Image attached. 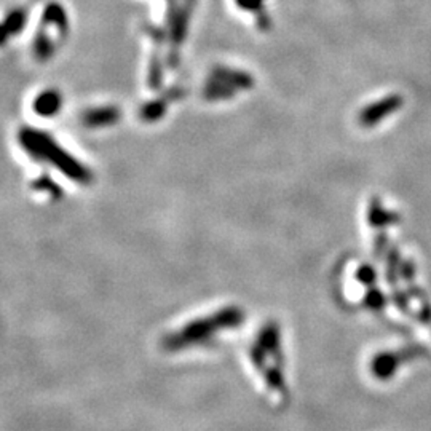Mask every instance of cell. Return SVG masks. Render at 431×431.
Listing matches in <instances>:
<instances>
[{
    "label": "cell",
    "instance_id": "cell-1",
    "mask_svg": "<svg viewBox=\"0 0 431 431\" xmlns=\"http://www.w3.org/2000/svg\"><path fill=\"white\" fill-rule=\"evenodd\" d=\"M20 142L27 154H31L34 159L46 160L51 165L56 166L62 174L77 183H90L91 173L88 168L77 161L75 157L66 152L53 138H50L45 131L34 130V128H25L20 133Z\"/></svg>",
    "mask_w": 431,
    "mask_h": 431
},
{
    "label": "cell",
    "instance_id": "cell-2",
    "mask_svg": "<svg viewBox=\"0 0 431 431\" xmlns=\"http://www.w3.org/2000/svg\"><path fill=\"white\" fill-rule=\"evenodd\" d=\"M401 106H403V98H401V95H392L378 99V101L369 104L368 107L361 110L358 115L359 125L364 128L376 126L380 124L383 119H387L392 114H394Z\"/></svg>",
    "mask_w": 431,
    "mask_h": 431
},
{
    "label": "cell",
    "instance_id": "cell-3",
    "mask_svg": "<svg viewBox=\"0 0 431 431\" xmlns=\"http://www.w3.org/2000/svg\"><path fill=\"white\" fill-rule=\"evenodd\" d=\"M120 117H121L120 109L114 106H107V107H96L86 110L84 117H81V121H84V125L88 128H104L115 125L120 120Z\"/></svg>",
    "mask_w": 431,
    "mask_h": 431
},
{
    "label": "cell",
    "instance_id": "cell-4",
    "mask_svg": "<svg viewBox=\"0 0 431 431\" xmlns=\"http://www.w3.org/2000/svg\"><path fill=\"white\" fill-rule=\"evenodd\" d=\"M62 98L55 90H46L40 93L36 101H34V110L36 114L42 115V117H53L61 110Z\"/></svg>",
    "mask_w": 431,
    "mask_h": 431
},
{
    "label": "cell",
    "instance_id": "cell-5",
    "mask_svg": "<svg viewBox=\"0 0 431 431\" xmlns=\"http://www.w3.org/2000/svg\"><path fill=\"white\" fill-rule=\"evenodd\" d=\"M42 26L45 27H55L60 34H66L69 29V20L67 13L60 4L51 2L45 7L44 16H42Z\"/></svg>",
    "mask_w": 431,
    "mask_h": 431
},
{
    "label": "cell",
    "instance_id": "cell-6",
    "mask_svg": "<svg viewBox=\"0 0 431 431\" xmlns=\"http://www.w3.org/2000/svg\"><path fill=\"white\" fill-rule=\"evenodd\" d=\"M211 77L224 81V84L230 85L232 88H235V90H246L253 86L251 75L240 72V71H232V69H225V67L214 69Z\"/></svg>",
    "mask_w": 431,
    "mask_h": 431
},
{
    "label": "cell",
    "instance_id": "cell-7",
    "mask_svg": "<svg viewBox=\"0 0 431 431\" xmlns=\"http://www.w3.org/2000/svg\"><path fill=\"white\" fill-rule=\"evenodd\" d=\"M189 26V8H180L173 15L170 26V39L173 45H179L184 42L185 34Z\"/></svg>",
    "mask_w": 431,
    "mask_h": 431
},
{
    "label": "cell",
    "instance_id": "cell-8",
    "mask_svg": "<svg viewBox=\"0 0 431 431\" xmlns=\"http://www.w3.org/2000/svg\"><path fill=\"white\" fill-rule=\"evenodd\" d=\"M55 53V42L48 36L46 27L42 26L39 29L36 40H34V55L39 61H48Z\"/></svg>",
    "mask_w": 431,
    "mask_h": 431
},
{
    "label": "cell",
    "instance_id": "cell-9",
    "mask_svg": "<svg viewBox=\"0 0 431 431\" xmlns=\"http://www.w3.org/2000/svg\"><path fill=\"white\" fill-rule=\"evenodd\" d=\"M235 88H232L230 85L224 84V81H220L218 79L209 80V84L206 85L205 88V98L209 99V101H216V99H227L232 98V95H235Z\"/></svg>",
    "mask_w": 431,
    "mask_h": 431
},
{
    "label": "cell",
    "instance_id": "cell-10",
    "mask_svg": "<svg viewBox=\"0 0 431 431\" xmlns=\"http://www.w3.org/2000/svg\"><path fill=\"white\" fill-rule=\"evenodd\" d=\"M26 21H27L26 10L16 8L13 11H10V13L7 15V18H5L2 22L10 36H18V34H21L22 29H25Z\"/></svg>",
    "mask_w": 431,
    "mask_h": 431
},
{
    "label": "cell",
    "instance_id": "cell-11",
    "mask_svg": "<svg viewBox=\"0 0 431 431\" xmlns=\"http://www.w3.org/2000/svg\"><path fill=\"white\" fill-rule=\"evenodd\" d=\"M165 112H166L165 99H155V101L145 104V106L141 109V119L144 121L152 124V121L160 120L163 115H165Z\"/></svg>",
    "mask_w": 431,
    "mask_h": 431
},
{
    "label": "cell",
    "instance_id": "cell-12",
    "mask_svg": "<svg viewBox=\"0 0 431 431\" xmlns=\"http://www.w3.org/2000/svg\"><path fill=\"white\" fill-rule=\"evenodd\" d=\"M161 64H160V56L159 53H154L152 62H150V72H149V85L152 90H159L161 85Z\"/></svg>",
    "mask_w": 431,
    "mask_h": 431
},
{
    "label": "cell",
    "instance_id": "cell-13",
    "mask_svg": "<svg viewBox=\"0 0 431 431\" xmlns=\"http://www.w3.org/2000/svg\"><path fill=\"white\" fill-rule=\"evenodd\" d=\"M237 4L240 5L243 10H249V11H254V13L260 15V26L262 27L269 26V25H267L265 15L262 13V0H237Z\"/></svg>",
    "mask_w": 431,
    "mask_h": 431
},
{
    "label": "cell",
    "instance_id": "cell-14",
    "mask_svg": "<svg viewBox=\"0 0 431 431\" xmlns=\"http://www.w3.org/2000/svg\"><path fill=\"white\" fill-rule=\"evenodd\" d=\"M10 37H11V36L8 34L7 29H5L4 22H0V46H4L5 44H7Z\"/></svg>",
    "mask_w": 431,
    "mask_h": 431
}]
</instances>
